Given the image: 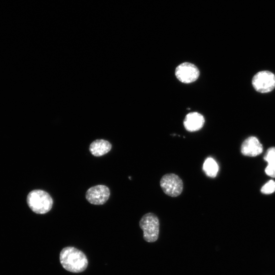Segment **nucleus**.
I'll list each match as a JSON object with an SVG mask.
<instances>
[{
    "instance_id": "nucleus-1",
    "label": "nucleus",
    "mask_w": 275,
    "mask_h": 275,
    "mask_svg": "<svg viewBox=\"0 0 275 275\" xmlns=\"http://www.w3.org/2000/svg\"><path fill=\"white\" fill-rule=\"evenodd\" d=\"M60 261L66 270L75 273L84 271L88 264L87 258L84 253L72 247H66L61 251Z\"/></svg>"
},
{
    "instance_id": "nucleus-2",
    "label": "nucleus",
    "mask_w": 275,
    "mask_h": 275,
    "mask_svg": "<svg viewBox=\"0 0 275 275\" xmlns=\"http://www.w3.org/2000/svg\"><path fill=\"white\" fill-rule=\"evenodd\" d=\"M27 203L31 210L38 214H45L50 212L53 200L49 193L40 190L31 191L27 197Z\"/></svg>"
},
{
    "instance_id": "nucleus-3",
    "label": "nucleus",
    "mask_w": 275,
    "mask_h": 275,
    "mask_svg": "<svg viewBox=\"0 0 275 275\" xmlns=\"http://www.w3.org/2000/svg\"><path fill=\"white\" fill-rule=\"evenodd\" d=\"M140 227L143 231L144 240L148 243L155 242L158 238L159 223L157 216L153 213H148L141 218Z\"/></svg>"
},
{
    "instance_id": "nucleus-4",
    "label": "nucleus",
    "mask_w": 275,
    "mask_h": 275,
    "mask_svg": "<svg viewBox=\"0 0 275 275\" xmlns=\"http://www.w3.org/2000/svg\"><path fill=\"white\" fill-rule=\"evenodd\" d=\"M160 186L166 195L172 197L179 196L183 189L181 179L173 173L164 175L160 179Z\"/></svg>"
},
{
    "instance_id": "nucleus-5",
    "label": "nucleus",
    "mask_w": 275,
    "mask_h": 275,
    "mask_svg": "<svg viewBox=\"0 0 275 275\" xmlns=\"http://www.w3.org/2000/svg\"><path fill=\"white\" fill-rule=\"evenodd\" d=\"M252 83L259 93H270L275 88V75L267 71L260 72L252 79Z\"/></svg>"
},
{
    "instance_id": "nucleus-6",
    "label": "nucleus",
    "mask_w": 275,
    "mask_h": 275,
    "mask_svg": "<svg viewBox=\"0 0 275 275\" xmlns=\"http://www.w3.org/2000/svg\"><path fill=\"white\" fill-rule=\"evenodd\" d=\"M200 75L198 68L194 64L185 62L180 64L175 70L177 78L182 83L189 84L196 81Z\"/></svg>"
},
{
    "instance_id": "nucleus-7",
    "label": "nucleus",
    "mask_w": 275,
    "mask_h": 275,
    "mask_svg": "<svg viewBox=\"0 0 275 275\" xmlns=\"http://www.w3.org/2000/svg\"><path fill=\"white\" fill-rule=\"evenodd\" d=\"M110 195V190L107 186L98 185L88 190L86 198L91 204L103 205L109 199Z\"/></svg>"
},
{
    "instance_id": "nucleus-8",
    "label": "nucleus",
    "mask_w": 275,
    "mask_h": 275,
    "mask_svg": "<svg viewBox=\"0 0 275 275\" xmlns=\"http://www.w3.org/2000/svg\"><path fill=\"white\" fill-rule=\"evenodd\" d=\"M263 151V145L256 137H249L242 145L241 152L245 156H256Z\"/></svg>"
},
{
    "instance_id": "nucleus-9",
    "label": "nucleus",
    "mask_w": 275,
    "mask_h": 275,
    "mask_svg": "<svg viewBox=\"0 0 275 275\" xmlns=\"http://www.w3.org/2000/svg\"><path fill=\"white\" fill-rule=\"evenodd\" d=\"M204 123V118L201 114L197 112H192L187 115L183 124L186 130L193 132L202 129Z\"/></svg>"
},
{
    "instance_id": "nucleus-10",
    "label": "nucleus",
    "mask_w": 275,
    "mask_h": 275,
    "mask_svg": "<svg viewBox=\"0 0 275 275\" xmlns=\"http://www.w3.org/2000/svg\"><path fill=\"white\" fill-rule=\"evenodd\" d=\"M112 148L111 143L107 140H97L92 143L89 150L95 156H101L108 153Z\"/></svg>"
},
{
    "instance_id": "nucleus-11",
    "label": "nucleus",
    "mask_w": 275,
    "mask_h": 275,
    "mask_svg": "<svg viewBox=\"0 0 275 275\" xmlns=\"http://www.w3.org/2000/svg\"><path fill=\"white\" fill-rule=\"evenodd\" d=\"M264 159L268 164L265 169L266 174L272 177H275V147H271L268 150Z\"/></svg>"
},
{
    "instance_id": "nucleus-12",
    "label": "nucleus",
    "mask_w": 275,
    "mask_h": 275,
    "mask_svg": "<svg viewBox=\"0 0 275 275\" xmlns=\"http://www.w3.org/2000/svg\"><path fill=\"white\" fill-rule=\"evenodd\" d=\"M203 170L206 175L214 178L218 173L219 166L214 159L209 157L205 160L203 166Z\"/></svg>"
},
{
    "instance_id": "nucleus-13",
    "label": "nucleus",
    "mask_w": 275,
    "mask_h": 275,
    "mask_svg": "<svg viewBox=\"0 0 275 275\" xmlns=\"http://www.w3.org/2000/svg\"><path fill=\"white\" fill-rule=\"evenodd\" d=\"M275 191V182L270 180L265 184L261 189V192L265 194H270Z\"/></svg>"
}]
</instances>
